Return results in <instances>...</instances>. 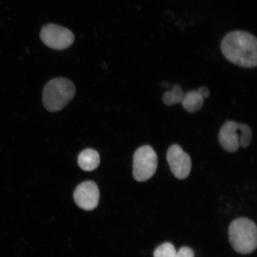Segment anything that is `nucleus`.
Listing matches in <instances>:
<instances>
[{
    "instance_id": "6e6552de",
    "label": "nucleus",
    "mask_w": 257,
    "mask_h": 257,
    "mask_svg": "<svg viewBox=\"0 0 257 257\" xmlns=\"http://www.w3.org/2000/svg\"><path fill=\"white\" fill-rule=\"evenodd\" d=\"M73 197L80 208L88 211L94 210L99 200L98 186L93 181L83 182L77 186Z\"/></svg>"
},
{
    "instance_id": "0eeeda50",
    "label": "nucleus",
    "mask_w": 257,
    "mask_h": 257,
    "mask_svg": "<svg viewBox=\"0 0 257 257\" xmlns=\"http://www.w3.org/2000/svg\"><path fill=\"white\" fill-rule=\"evenodd\" d=\"M166 159L170 170L176 178L185 179L190 174L192 168L191 157L178 144L169 147Z\"/></svg>"
},
{
    "instance_id": "423d86ee",
    "label": "nucleus",
    "mask_w": 257,
    "mask_h": 257,
    "mask_svg": "<svg viewBox=\"0 0 257 257\" xmlns=\"http://www.w3.org/2000/svg\"><path fill=\"white\" fill-rule=\"evenodd\" d=\"M40 38L46 46L56 50H65L75 41V35L71 31L54 24L44 26L40 32Z\"/></svg>"
},
{
    "instance_id": "f8f14e48",
    "label": "nucleus",
    "mask_w": 257,
    "mask_h": 257,
    "mask_svg": "<svg viewBox=\"0 0 257 257\" xmlns=\"http://www.w3.org/2000/svg\"><path fill=\"white\" fill-rule=\"evenodd\" d=\"M176 250L174 245L170 242H165L157 247L154 252V257H175Z\"/></svg>"
},
{
    "instance_id": "4468645a",
    "label": "nucleus",
    "mask_w": 257,
    "mask_h": 257,
    "mask_svg": "<svg viewBox=\"0 0 257 257\" xmlns=\"http://www.w3.org/2000/svg\"><path fill=\"white\" fill-rule=\"evenodd\" d=\"M197 91L204 99L207 98L209 97V96H210V91H209V89L206 86H202V87L199 88Z\"/></svg>"
},
{
    "instance_id": "39448f33",
    "label": "nucleus",
    "mask_w": 257,
    "mask_h": 257,
    "mask_svg": "<svg viewBox=\"0 0 257 257\" xmlns=\"http://www.w3.org/2000/svg\"><path fill=\"white\" fill-rule=\"evenodd\" d=\"M158 158L153 148L149 145L139 148L133 157V176L138 182L148 181L155 174Z\"/></svg>"
},
{
    "instance_id": "f257e3e1",
    "label": "nucleus",
    "mask_w": 257,
    "mask_h": 257,
    "mask_svg": "<svg viewBox=\"0 0 257 257\" xmlns=\"http://www.w3.org/2000/svg\"><path fill=\"white\" fill-rule=\"evenodd\" d=\"M220 47L224 57L235 65L248 69L256 66L257 40L249 32H229L223 38Z\"/></svg>"
},
{
    "instance_id": "7ed1b4c3",
    "label": "nucleus",
    "mask_w": 257,
    "mask_h": 257,
    "mask_svg": "<svg viewBox=\"0 0 257 257\" xmlns=\"http://www.w3.org/2000/svg\"><path fill=\"white\" fill-rule=\"evenodd\" d=\"M229 240L237 252L247 254L256 248L257 229L253 221L247 218H236L230 224Z\"/></svg>"
},
{
    "instance_id": "ddd939ff",
    "label": "nucleus",
    "mask_w": 257,
    "mask_h": 257,
    "mask_svg": "<svg viewBox=\"0 0 257 257\" xmlns=\"http://www.w3.org/2000/svg\"><path fill=\"white\" fill-rule=\"evenodd\" d=\"M194 250L188 246L182 247L176 252L175 257H194Z\"/></svg>"
},
{
    "instance_id": "20e7f679",
    "label": "nucleus",
    "mask_w": 257,
    "mask_h": 257,
    "mask_svg": "<svg viewBox=\"0 0 257 257\" xmlns=\"http://www.w3.org/2000/svg\"><path fill=\"white\" fill-rule=\"evenodd\" d=\"M252 138V131L248 125L234 121L225 122L218 134L220 146L229 153L236 152L240 146L249 147Z\"/></svg>"
},
{
    "instance_id": "9d476101",
    "label": "nucleus",
    "mask_w": 257,
    "mask_h": 257,
    "mask_svg": "<svg viewBox=\"0 0 257 257\" xmlns=\"http://www.w3.org/2000/svg\"><path fill=\"white\" fill-rule=\"evenodd\" d=\"M204 99L198 91L184 93L181 104L186 111L195 112L201 110L204 105Z\"/></svg>"
},
{
    "instance_id": "f03ea898",
    "label": "nucleus",
    "mask_w": 257,
    "mask_h": 257,
    "mask_svg": "<svg viewBox=\"0 0 257 257\" xmlns=\"http://www.w3.org/2000/svg\"><path fill=\"white\" fill-rule=\"evenodd\" d=\"M75 93V86L69 79L59 77L51 80L43 89L44 107L51 112L60 111L71 101Z\"/></svg>"
},
{
    "instance_id": "9b49d317",
    "label": "nucleus",
    "mask_w": 257,
    "mask_h": 257,
    "mask_svg": "<svg viewBox=\"0 0 257 257\" xmlns=\"http://www.w3.org/2000/svg\"><path fill=\"white\" fill-rule=\"evenodd\" d=\"M184 92L179 85L173 86L171 91H167L163 94V101L167 105H172L181 103Z\"/></svg>"
},
{
    "instance_id": "1a4fd4ad",
    "label": "nucleus",
    "mask_w": 257,
    "mask_h": 257,
    "mask_svg": "<svg viewBox=\"0 0 257 257\" xmlns=\"http://www.w3.org/2000/svg\"><path fill=\"white\" fill-rule=\"evenodd\" d=\"M78 165L85 171L91 172L98 168L100 159L97 152L93 149H86L80 153Z\"/></svg>"
}]
</instances>
